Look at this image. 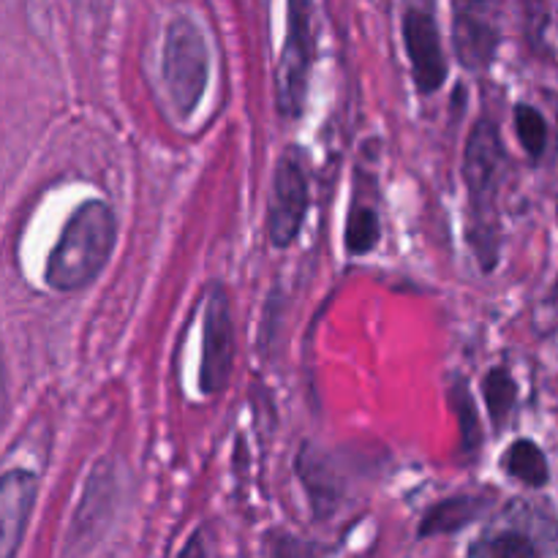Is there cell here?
Instances as JSON below:
<instances>
[{
    "mask_svg": "<svg viewBox=\"0 0 558 558\" xmlns=\"http://www.w3.org/2000/svg\"><path fill=\"white\" fill-rule=\"evenodd\" d=\"M118 240V221L107 202L90 199L74 210L49 254L44 281L54 292H76L96 281Z\"/></svg>",
    "mask_w": 558,
    "mask_h": 558,
    "instance_id": "6da1fadb",
    "label": "cell"
},
{
    "mask_svg": "<svg viewBox=\"0 0 558 558\" xmlns=\"http://www.w3.org/2000/svg\"><path fill=\"white\" fill-rule=\"evenodd\" d=\"M163 85L183 118L196 112L210 80V52L191 16H174L163 38Z\"/></svg>",
    "mask_w": 558,
    "mask_h": 558,
    "instance_id": "7a4b0ae2",
    "label": "cell"
},
{
    "mask_svg": "<svg viewBox=\"0 0 558 558\" xmlns=\"http://www.w3.org/2000/svg\"><path fill=\"white\" fill-rule=\"evenodd\" d=\"M311 58H314L311 3L308 0H289L287 41H283L281 69H278V109L287 118L300 114V107H303L305 90H308Z\"/></svg>",
    "mask_w": 558,
    "mask_h": 558,
    "instance_id": "3957f363",
    "label": "cell"
},
{
    "mask_svg": "<svg viewBox=\"0 0 558 558\" xmlns=\"http://www.w3.org/2000/svg\"><path fill=\"white\" fill-rule=\"evenodd\" d=\"M501 41V11L496 0H456L452 44L466 69L483 71L496 58Z\"/></svg>",
    "mask_w": 558,
    "mask_h": 558,
    "instance_id": "277c9868",
    "label": "cell"
},
{
    "mask_svg": "<svg viewBox=\"0 0 558 558\" xmlns=\"http://www.w3.org/2000/svg\"><path fill=\"white\" fill-rule=\"evenodd\" d=\"M558 532L543 518L521 512L518 518L490 526L469 550V558H556Z\"/></svg>",
    "mask_w": 558,
    "mask_h": 558,
    "instance_id": "5b68a950",
    "label": "cell"
},
{
    "mask_svg": "<svg viewBox=\"0 0 558 558\" xmlns=\"http://www.w3.org/2000/svg\"><path fill=\"white\" fill-rule=\"evenodd\" d=\"M308 213V178L303 163L294 153L281 156L270 191V207H267V232L272 245L287 248L300 234Z\"/></svg>",
    "mask_w": 558,
    "mask_h": 558,
    "instance_id": "8992f818",
    "label": "cell"
},
{
    "mask_svg": "<svg viewBox=\"0 0 558 558\" xmlns=\"http://www.w3.org/2000/svg\"><path fill=\"white\" fill-rule=\"evenodd\" d=\"M234 360V330L229 314V298L221 287H213L207 294L205 332H202V365L199 390L205 396H216L227 387Z\"/></svg>",
    "mask_w": 558,
    "mask_h": 558,
    "instance_id": "52a82bcc",
    "label": "cell"
},
{
    "mask_svg": "<svg viewBox=\"0 0 558 558\" xmlns=\"http://www.w3.org/2000/svg\"><path fill=\"white\" fill-rule=\"evenodd\" d=\"M501 169H505V147H501L499 131L490 120H477L463 150V178H466L474 207L480 205V213H485V207L494 202Z\"/></svg>",
    "mask_w": 558,
    "mask_h": 558,
    "instance_id": "ba28073f",
    "label": "cell"
},
{
    "mask_svg": "<svg viewBox=\"0 0 558 558\" xmlns=\"http://www.w3.org/2000/svg\"><path fill=\"white\" fill-rule=\"evenodd\" d=\"M403 44L412 60L414 85L420 93H436L447 80V58L441 49L439 27L428 9H409L403 16Z\"/></svg>",
    "mask_w": 558,
    "mask_h": 558,
    "instance_id": "9c48e42d",
    "label": "cell"
},
{
    "mask_svg": "<svg viewBox=\"0 0 558 558\" xmlns=\"http://www.w3.org/2000/svg\"><path fill=\"white\" fill-rule=\"evenodd\" d=\"M38 480L31 472L11 469L0 485V554L3 558H16L22 537H25L27 518L36 505Z\"/></svg>",
    "mask_w": 558,
    "mask_h": 558,
    "instance_id": "30bf717a",
    "label": "cell"
},
{
    "mask_svg": "<svg viewBox=\"0 0 558 558\" xmlns=\"http://www.w3.org/2000/svg\"><path fill=\"white\" fill-rule=\"evenodd\" d=\"M300 474H303V485L311 496V507L319 518H330L336 512L338 501H341V488L336 483V474L327 466V458L322 452H314L311 447H303L300 456Z\"/></svg>",
    "mask_w": 558,
    "mask_h": 558,
    "instance_id": "8fae6325",
    "label": "cell"
},
{
    "mask_svg": "<svg viewBox=\"0 0 558 558\" xmlns=\"http://www.w3.org/2000/svg\"><path fill=\"white\" fill-rule=\"evenodd\" d=\"M483 507L485 501L477 496H456V499L439 501L425 512L423 523H420V537H441V534L461 532L469 523L477 521Z\"/></svg>",
    "mask_w": 558,
    "mask_h": 558,
    "instance_id": "7c38bea8",
    "label": "cell"
},
{
    "mask_svg": "<svg viewBox=\"0 0 558 558\" xmlns=\"http://www.w3.org/2000/svg\"><path fill=\"white\" fill-rule=\"evenodd\" d=\"M107 499H112V480L101 472H93L90 485L85 490V501L76 512L74 529H71V545H90L93 534L101 529V521H96V510H107Z\"/></svg>",
    "mask_w": 558,
    "mask_h": 558,
    "instance_id": "4fadbf2b",
    "label": "cell"
},
{
    "mask_svg": "<svg viewBox=\"0 0 558 558\" xmlns=\"http://www.w3.org/2000/svg\"><path fill=\"white\" fill-rule=\"evenodd\" d=\"M505 466L518 483L529 485V488H543L550 477V469H548V461H545L543 450L529 439L515 441V445L507 450Z\"/></svg>",
    "mask_w": 558,
    "mask_h": 558,
    "instance_id": "5bb4252c",
    "label": "cell"
},
{
    "mask_svg": "<svg viewBox=\"0 0 558 558\" xmlns=\"http://www.w3.org/2000/svg\"><path fill=\"white\" fill-rule=\"evenodd\" d=\"M483 396H485V407H488L494 425H505L518 398V385L510 376V371L507 368L490 371L483 381Z\"/></svg>",
    "mask_w": 558,
    "mask_h": 558,
    "instance_id": "9a60e30c",
    "label": "cell"
},
{
    "mask_svg": "<svg viewBox=\"0 0 558 558\" xmlns=\"http://www.w3.org/2000/svg\"><path fill=\"white\" fill-rule=\"evenodd\" d=\"M381 238V223L379 216H376L374 207H363L354 205L349 210V221H347V251L352 256H363L368 254L371 248H376Z\"/></svg>",
    "mask_w": 558,
    "mask_h": 558,
    "instance_id": "2e32d148",
    "label": "cell"
},
{
    "mask_svg": "<svg viewBox=\"0 0 558 558\" xmlns=\"http://www.w3.org/2000/svg\"><path fill=\"white\" fill-rule=\"evenodd\" d=\"M515 129H518V140H521L523 150H526L534 161L543 158L545 147H548V123H545L543 114H539L534 107H529V104H518Z\"/></svg>",
    "mask_w": 558,
    "mask_h": 558,
    "instance_id": "e0dca14e",
    "label": "cell"
},
{
    "mask_svg": "<svg viewBox=\"0 0 558 558\" xmlns=\"http://www.w3.org/2000/svg\"><path fill=\"white\" fill-rule=\"evenodd\" d=\"M325 548L305 539L294 537L289 532H272L265 539V558H322Z\"/></svg>",
    "mask_w": 558,
    "mask_h": 558,
    "instance_id": "ac0fdd59",
    "label": "cell"
},
{
    "mask_svg": "<svg viewBox=\"0 0 558 558\" xmlns=\"http://www.w3.org/2000/svg\"><path fill=\"white\" fill-rule=\"evenodd\" d=\"M456 409H458V428H461V450L472 452L480 447V420L474 414V401L469 398L466 387L456 392Z\"/></svg>",
    "mask_w": 558,
    "mask_h": 558,
    "instance_id": "d6986e66",
    "label": "cell"
},
{
    "mask_svg": "<svg viewBox=\"0 0 558 558\" xmlns=\"http://www.w3.org/2000/svg\"><path fill=\"white\" fill-rule=\"evenodd\" d=\"M174 558H207V545H205V537H202V532L191 534L189 543L180 548V554Z\"/></svg>",
    "mask_w": 558,
    "mask_h": 558,
    "instance_id": "ffe728a7",
    "label": "cell"
}]
</instances>
